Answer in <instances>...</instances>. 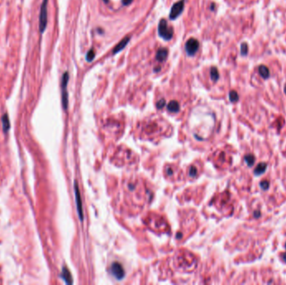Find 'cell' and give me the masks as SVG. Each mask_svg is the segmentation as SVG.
Listing matches in <instances>:
<instances>
[{"mask_svg": "<svg viewBox=\"0 0 286 285\" xmlns=\"http://www.w3.org/2000/svg\"><path fill=\"white\" fill-rule=\"evenodd\" d=\"M48 1L49 0H43V2L40 6V18H39V29L40 32L43 34L46 30L47 23H48Z\"/></svg>", "mask_w": 286, "mask_h": 285, "instance_id": "1", "label": "cell"}, {"mask_svg": "<svg viewBox=\"0 0 286 285\" xmlns=\"http://www.w3.org/2000/svg\"><path fill=\"white\" fill-rule=\"evenodd\" d=\"M158 35L165 40H171L173 36V29L169 27L166 19H162L158 24Z\"/></svg>", "mask_w": 286, "mask_h": 285, "instance_id": "2", "label": "cell"}, {"mask_svg": "<svg viewBox=\"0 0 286 285\" xmlns=\"http://www.w3.org/2000/svg\"><path fill=\"white\" fill-rule=\"evenodd\" d=\"M69 73L64 72L61 80V97H62V105L64 110L67 109L68 107V93H67V85L69 82Z\"/></svg>", "mask_w": 286, "mask_h": 285, "instance_id": "3", "label": "cell"}, {"mask_svg": "<svg viewBox=\"0 0 286 285\" xmlns=\"http://www.w3.org/2000/svg\"><path fill=\"white\" fill-rule=\"evenodd\" d=\"M184 0H180L177 3H174L172 7H171L170 13H169L170 19L174 20V19H176L177 17H179L181 15V13H182V11L184 9Z\"/></svg>", "mask_w": 286, "mask_h": 285, "instance_id": "4", "label": "cell"}, {"mask_svg": "<svg viewBox=\"0 0 286 285\" xmlns=\"http://www.w3.org/2000/svg\"><path fill=\"white\" fill-rule=\"evenodd\" d=\"M186 51H187V54L189 56H193L197 53V51L198 50L199 48V43L196 39L194 38H191L189 40H187L186 43Z\"/></svg>", "mask_w": 286, "mask_h": 285, "instance_id": "5", "label": "cell"}, {"mask_svg": "<svg viewBox=\"0 0 286 285\" xmlns=\"http://www.w3.org/2000/svg\"><path fill=\"white\" fill-rule=\"evenodd\" d=\"M75 197H76V205H77L78 213H79V217H80V220H83V210H82V205H81V199H80V191H79V187H78L77 182H75Z\"/></svg>", "mask_w": 286, "mask_h": 285, "instance_id": "6", "label": "cell"}, {"mask_svg": "<svg viewBox=\"0 0 286 285\" xmlns=\"http://www.w3.org/2000/svg\"><path fill=\"white\" fill-rule=\"evenodd\" d=\"M110 270H111L112 274L114 275L117 279H120V278H123L124 269L120 264H118V263H114V264H112L111 268H110Z\"/></svg>", "mask_w": 286, "mask_h": 285, "instance_id": "7", "label": "cell"}, {"mask_svg": "<svg viewBox=\"0 0 286 285\" xmlns=\"http://www.w3.org/2000/svg\"><path fill=\"white\" fill-rule=\"evenodd\" d=\"M129 41H130V37H126V38H124L123 40H120V42L118 43L117 44L115 45L114 49H113V51H112L113 54H115L118 53V52H120V50H122V49H123L125 48L126 45H127V44L129 43Z\"/></svg>", "mask_w": 286, "mask_h": 285, "instance_id": "8", "label": "cell"}, {"mask_svg": "<svg viewBox=\"0 0 286 285\" xmlns=\"http://www.w3.org/2000/svg\"><path fill=\"white\" fill-rule=\"evenodd\" d=\"M2 121V127H3V133H8L9 129H10V120H9V117L7 113H4L2 116L1 119Z\"/></svg>", "mask_w": 286, "mask_h": 285, "instance_id": "9", "label": "cell"}, {"mask_svg": "<svg viewBox=\"0 0 286 285\" xmlns=\"http://www.w3.org/2000/svg\"><path fill=\"white\" fill-rule=\"evenodd\" d=\"M167 55H168V50L165 48H162L160 49H158V51L157 52L156 59H157V61L163 62L166 60Z\"/></svg>", "mask_w": 286, "mask_h": 285, "instance_id": "10", "label": "cell"}, {"mask_svg": "<svg viewBox=\"0 0 286 285\" xmlns=\"http://www.w3.org/2000/svg\"><path fill=\"white\" fill-rule=\"evenodd\" d=\"M167 110L171 113H176L178 112L180 110V105L179 103L176 100H171L168 103L167 105Z\"/></svg>", "mask_w": 286, "mask_h": 285, "instance_id": "11", "label": "cell"}, {"mask_svg": "<svg viewBox=\"0 0 286 285\" xmlns=\"http://www.w3.org/2000/svg\"><path fill=\"white\" fill-rule=\"evenodd\" d=\"M61 277L64 278V280L65 281L66 283H72V278H71L70 271H69L66 268H63Z\"/></svg>", "mask_w": 286, "mask_h": 285, "instance_id": "12", "label": "cell"}, {"mask_svg": "<svg viewBox=\"0 0 286 285\" xmlns=\"http://www.w3.org/2000/svg\"><path fill=\"white\" fill-rule=\"evenodd\" d=\"M259 72H260V76L264 79H268L270 77V70L268 69V67L265 65H260L259 67Z\"/></svg>", "mask_w": 286, "mask_h": 285, "instance_id": "13", "label": "cell"}, {"mask_svg": "<svg viewBox=\"0 0 286 285\" xmlns=\"http://www.w3.org/2000/svg\"><path fill=\"white\" fill-rule=\"evenodd\" d=\"M210 75H211L212 80L217 81L219 79V73L216 67H212L211 70H210Z\"/></svg>", "mask_w": 286, "mask_h": 285, "instance_id": "14", "label": "cell"}, {"mask_svg": "<svg viewBox=\"0 0 286 285\" xmlns=\"http://www.w3.org/2000/svg\"><path fill=\"white\" fill-rule=\"evenodd\" d=\"M95 56L96 55H95V52L93 49H90L86 54V60L88 62H91L95 58Z\"/></svg>", "mask_w": 286, "mask_h": 285, "instance_id": "15", "label": "cell"}, {"mask_svg": "<svg viewBox=\"0 0 286 285\" xmlns=\"http://www.w3.org/2000/svg\"><path fill=\"white\" fill-rule=\"evenodd\" d=\"M229 98L232 102L237 101V100H238V94H237V92L234 91H231V92L229 93Z\"/></svg>", "mask_w": 286, "mask_h": 285, "instance_id": "16", "label": "cell"}, {"mask_svg": "<svg viewBox=\"0 0 286 285\" xmlns=\"http://www.w3.org/2000/svg\"><path fill=\"white\" fill-rule=\"evenodd\" d=\"M165 105H166V100H165L164 99H162V100H160L157 103V109L161 110L165 106Z\"/></svg>", "mask_w": 286, "mask_h": 285, "instance_id": "17", "label": "cell"}, {"mask_svg": "<svg viewBox=\"0 0 286 285\" xmlns=\"http://www.w3.org/2000/svg\"><path fill=\"white\" fill-rule=\"evenodd\" d=\"M247 53H248V45L243 43L241 45V54L243 55H245V54H247Z\"/></svg>", "mask_w": 286, "mask_h": 285, "instance_id": "18", "label": "cell"}, {"mask_svg": "<svg viewBox=\"0 0 286 285\" xmlns=\"http://www.w3.org/2000/svg\"><path fill=\"white\" fill-rule=\"evenodd\" d=\"M133 0H122V3L124 5H129L130 3H131Z\"/></svg>", "mask_w": 286, "mask_h": 285, "instance_id": "19", "label": "cell"}, {"mask_svg": "<svg viewBox=\"0 0 286 285\" xmlns=\"http://www.w3.org/2000/svg\"><path fill=\"white\" fill-rule=\"evenodd\" d=\"M284 91H285V93H286V85H285V88H284Z\"/></svg>", "mask_w": 286, "mask_h": 285, "instance_id": "20", "label": "cell"}]
</instances>
